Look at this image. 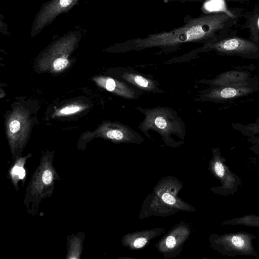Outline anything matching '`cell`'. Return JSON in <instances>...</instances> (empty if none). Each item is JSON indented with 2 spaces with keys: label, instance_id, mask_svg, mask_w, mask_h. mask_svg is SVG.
I'll list each match as a JSON object with an SVG mask.
<instances>
[{
  "label": "cell",
  "instance_id": "1",
  "mask_svg": "<svg viewBox=\"0 0 259 259\" xmlns=\"http://www.w3.org/2000/svg\"><path fill=\"white\" fill-rule=\"evenodd\" d=\"M241 16L235 10L201 15L171 30L134 39L129 41L128 45L133 50H141L155 47L166 49L189 42H214L227 36Z\"/></svg>",
  "mask_w": 259,
  "mask_h": 259
},
{
  "label": "cell",
  "instance_id": "2",
  "mask_svg": "<svg viewBox=\"0 0 259 259\" xmlns=\"http://www.w3.org/2000/svg\"><path fill=\"white\" fill-rule=\"evenodd\" d=\"M141 112L145 117L139 128L145 134L150 130L155 132L170 146L176 144L172 136L184 140L186 134L184 123L172 109L156 107Z\"/></svg>",
  "mask_w": 259,
  "mask_h": 259
},
{
  "label": "cell",
  "instance_id": "3",
  "mask_svg": "<svg viewBox=\"0 0 259 259\" xmlns=\"http://www.w3.org/2000/svg\"><path fill=\"white\" fill-rule=\"evenodd\" d=\"M53 156L48 153L41 158L40 163L34 171L28 184L24 199V204L28 210L31 203V208L28 212L37 215L38 205L42 199L53 194L55 181L59 177L53 164Z\"/></svg>",
  "mask_w": 259,
  "mask_h": 259
},
{
  "label": "cell",
  "instance_id": "4",
  "mask_svg": "<svg viewBox=\"0 0 259 259\" xmlns=\"http://www.w3.org/2000/svg\"><path fill=\"white\" fill-rule=\"evenodd\" d=\"M182 187L181 183L176 178L167 177L163 179L154 188L151 209L160 214L172 211H195L192 206L178 197V193Z\"/></svg>",
  "mask_w": 259,
  "mask_h": 259
},
{
  "label": "cell",
  "instance_id": "5",
  "mask_svg": "<svg viewBox=\"0 0 259 259\" xmlns=\"http://www.w3.org/2000/svg\"><path fill=\"white\" fill-rule=\"evenodd\" d=\"M205 50H213L222 55L238 56L253 59L259 58V42L237 35V31L232 30L224 38L203 45Z\"/></svg>",
  "mask_w": 259,
  "mask_h": 259
},
{
  "label": "cell",
  "instance_id": "6",
  "mask_svg": "<svg viewBox=\"0 0 259 259\" xmlns=\"http://www.w3.org/2000/svg\"><path fill=\"white\" fill-rule=\"evenodd\" d=\"M99 135L116 143L140 144L144 138L127 125L119 122L104 124L99 129Z\"/></svg>",
  "mask_w": 259,
  "mask_h": 259
},
{
  "label": "cell",
  "instance_id": "7",
  "mask_svg": "<svg viewBox=\"0 0 259 259\" xmlns=\"http://www.w3.org/2000/svg\"><path fill=\"white\" fill-rule=\"evenodd\" d=\"M190 234L189 228L179 225L165 235L157 244L159 251L164 254L178 250L188 239Z\"/></svg>",
  "mask_w": 259,
  "mask_h": 259
},
{
  "label": "cell",
  "instance_id": "8",
  "mask_svg": "<svg viewBox=\"0 0 259 259\" xmlns=\"http://www.w3.org/2000/svg\"><path fill=\"white\" fill-rule=\"evenodd\" d=\"M78 0H53L46 5L41 10L35 21L34 29L42 28L57 16L66 11Z\"/></svg>",
  "mask_w": 259,
  "mask_h": 259
},
{
  "label": "cell",
  "instance_id": "9",
  "mask_svg": "<svg viewBox=\"0 0 259 259\" xmlns=\"http://www.w3.org/2000/svg\"><path fill=\"white\" fill-rule=\"evenodd\" d=\"M253 91L250 86L212 87L204 92L202 97L206 100L220 101L245 96Z\"/></svg>",
  "mask_w": 259,
  "mask_h": 259
},
{
  "label": "cell",
  "instance_id": "10",
  "mask_svg": "<svg viewBox=\"0 0 259 259\" xmlns=\"http://www.w3.org/2000/svg\"><path fill=\"white\" fill-rule=\"evenodd\" d=\"M73 37L64 39L55 44L50 50L49 62L53 71H61L68 65L69 51L73 46Z\"/></svg>",
  "mask_w": 259,
  "mask_h": 259
},
{
  "label": "cell",
  "instance_id": "11",
  "mask_svg": "<svg viewBox=\"0 0 259 259\" xmlns=\"http://www.w3.org/2000/svg\"><path fill=\"white\" fill-rule=\"evenodd\" d=\"M96 82L108 91L127 99L137 98L139 90L132 88L126 82L109 77L100 76L95 79Z\"/></svg>",
  "mask_w": 259,
  "mask_h": 259
},
{
  "label": "cell",
  "instance_id": "12",
  "mask_svg": "<svg viewBox=\"0 0 259 259\" xmlns=\"http://www.w3.org/2000/svg\"><path fill=\"white\" fill-rule=\"evenodd\" d=\"M163 232V229L156 228L128 233L123 236L121 242L123 246L130 249H139Z\"/></svg>",
  "mask_w": 259,
  "mask_h": 259
},
{
  "label": "cell",
  "instance_id": "13",
  "mask_svg": "<svg viewBox=\"0 0 259 259\" xmlns=\"http://www.w3.org/2000/svg\"><path fill=\"white\" fill-rule=\"evenodd\" d=\"M250 74L240 71H229L222 73L210 80L211 88L219 87H246L250 86L247 81Z\"/></svg>",
  "mask_w": 259,
  "mask_h": 259
},
{
  "label": "cell",
  "instance_id": "14",
  "mask_svg": "<svg viewBox=\"0 0 259 259\" xmlns=\"http://www.w3.org/2000/svg\"><path fill=\"white\" fill-rule=\"evenodd\" d=\"M24 119L16 115L12 116L8 124L9 139L13 155L15 150L21 148L25 139L24 131L26 127Z\"/></svg>",
  "mask_w": 259,
  "mask_h": 259
},
{
  "label": "cell",
  "instance_id": "15",
  "mask_svg": "<svg viewBox=\"0 0 259 259\" xmlns=\"http://www.w3.org/2000/svg\"><path fill=\"white\" fill-rule=\"evenodd\" d=\"M121 76L126 82L143 91L154 93L163 92L157 86L155 81L140 74L125 71L122 73Z\"/></svg>",
  "mask_w": 259,
  "mask_h": 259
},
{
  "label": "cell",
  "instance_id": "16",
  "mask_svg": "<svg viewBox=\"0 0 259 259\" xmlns=\"http://www.w3.org/2000/svg\"><path fill=\"white\" fill-rule=\"evenodd\" d=\"M245 21L242 28L248 30L249 38L259 42V3L256 4L252 10L242 15Z\"/></svg>",
  "mask_w": 259,
  "mask_h": 259
},
{
  "label": "cell",
  "instance_id": "17",
  "mask_svg": "<svg viewBox=\"0 0 259 259\" xmlns=\"http://www.w3.org/2000/svg\"><path fill=\"white\" fill-rule=\"evenodd\" d=\"M31 155H28L25 157L18 158L16 159L15 161L12 164L8 173L9 178L17 191L19 190L18 183L20 180H22L24 183V180L26 176V171L24 168V165L26 159L29 158Z\"/></svg>",
  "mask_w": 259,
  "mask_h": 259
},
{
  "label": "cell",
  "instance_id": "18",
  "mask_svg": "<svg viewBox=\"0 0 259 259\" xmlns=\"http://www.w3.org/2000/svg\"><path fill=\"white\" fill-rule=\"evenodd\" d=\"M84 234L79 233L68 237V253L66 258H79L82 250V244Z\"/></svg>",
  "mask_w": 259,
  "mask_h": 259
},
{
  "label": "cell",
  "instance_id": "19",
  "mask_svg": "<svg viewBox=\"0 0 259 259\" xmlns=\"http://www.w3.org/2000/svg\"><path fill=\"white\" fill-rule=\"evenodd\" d=\"M84 107L81 106L76 105V104H71L68 106H66L61 109H60L58 112V114L59 115H68L73 113H75L76 112H79V111L83 109Z\"/></svg>",
  "mask_w": 259,
  "mask_h": 259
},
{
  "label": "cell",
  "instance_id": "20",
  "mask_svg": "<svg viewBox=\"0 0 259 259\" xmlns=\"http://www.w3.org/2000/svg\"><path fill=\"white\" fill-rule=\"evenodd\" d=\"M212 167L215 174L220 178L224 177L225 169L223 163L219 160H214L212 162Z\"/></svg>",
  "mask_w": 259,
  "mask_h": 259
},
{
  "label": "cell",
  "instance_id": "21",
  "mask_svg": "<svg viewBox=\"0 0 259 259\" xmlns=\"http://www.w3.org/2000/svg\"><path fill=\"white\" fill-rule=\"evenodd\" d=\"M231 242L234 246L238 248H242L245 245L243 238L238 235L233 236L231 238Z\"/></svg>",
  "mask_w": 259,
  "mask_h": 259
},
{
  "label": "cell",
  "instance_id": "22",
  "mask_svg": "<svg viewBox=\"0 0 259 259\" xmlns=\"http://www.w3.org/2000/svg\"><path fill=\"white\" fill-rule=\"evenodd\" d=\"M171 1H179L182 3H185L187 2H203L205 1L206 0H171Z\"/></svg>",
  "mask_w": 259,
  "mask_h": 259
},
{
  "label": "cell",
  "instance_id": "23",
  "mask_svg": "<svg viewBox=\"0 0 259 259\" xmlns=\"http://www.w3.org/2000/svg\"><path fill=\"white\" fill-rule=\"evenodd\" d=\"M230 2L239 3L241 4H247L249 3L250 0H227Z\"/></svg>",
  "mask_w": 259,
  "mask_h": 259
},
{
  "label": "cell",
  "instance_id": "24",
  "mask_svg": "<svg viewBox=\"0 0 259 259\" xmlns=\"http://www.w3.org/2000/svg\"><path fill=\"white\" fill-rule=\"evenodd\" d=\"M252 127H255V128H259V123H258L256 125V124H253V126H252Z\"/></svg>",
  "mask_w": 259,
  "mask_h": 259
},
{
  "label": "cell",
  "instance_id": "25",
  "mask_svg": "<svg viewBox=\"0 0 259 259\" xmlns=\"http://www.w3.org/2000/svg\"><path fill=\"white\" fill-rule=\"evenodd\" d=\"M257 122L258 123H259V119L257 120Z\"/></svg>",
  "mask_w": 259,
  "mask_h": 259
}]
</instances>
